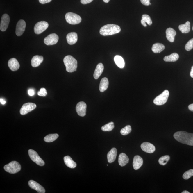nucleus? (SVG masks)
<instances>
[{"label":"nucleus","mask_w":193,"mask_h":193,"mask_svg":"<svg viewBox=\"0 0 193 193\" xmlns=\"http://www.w3.org/2000/svg\"><path fill=\"white\" fill-rule=\"evenodd\" d=\"M174 137L177 141L182 144L193 146V133L185 131H178L174 134Z\"/></svg>","instance_id":"obj_1"},{"label":"nucleus","mask_w":193,"mask_h":193,"mask_svg":"<svg viewBox=\"0 0 193 193\" xmlns=\"http://www.w3.org/2000/svg\"><path fill=\"white\" fill-rule=\"evenodd\" d=\"M121 31L120 27L117 25L108 24L101 28L99 33L103 36H108L119 33Z\"/></svg>","instance_id":"obj_2"},{"label":"nucleus","mask_w":193,"mask_h":193,"mask_svg":"<svg viewBox=\"0 0 193 193\" xmlns=\"http://www.w3.org/2000/svg\"><path fill=\"white\" fill-rule=\"evenodd\" d=\"M63 62L66 67V71L68 72L72 73L77 70V60L72 56H66L64 58Z\"/></svg>","instance_id":"obj_3"},{"label":"nucleus","mask_w":193,"mask_h":193,"mask_svg":"<svg viewBox=\"0 0 193 193\" xmlns=\"http://www.w3.org/2000/svg\"><path fill=\"white\" fill-rule=\"evenodd\" d=\"M4 168L6 172L11 174H15L21 170V166L18 162L13 161L6 165Z\"/></svg>","instance_id":"obj_4"},{"label":"nucleus","mask_w":193,"mask_h":193,"mask_svg":"<svg viewBox=\"0 0 193 193\" xmlns=\"http://www.w3.org/2000/svg\"><path fill=\"white\" fill-rule=\"evenodd\" d=\"M65 18L67 22L72 25L78 24L82 21V18L79 15L71 12L66 13Z\"/></svg>","instance_id":"obj_5"},{"label":"nucleus","mask_w":193,"mask_h":193,"mask_svg":"<svg viewBox=\"0 0 193 193\" xmlns=\"http://www.w3.org/2000/svg\"><path fill=\"white\" fill-rule=\"evenodd\" d=\"M169 96V91L167 90H165L161 94L155 98L153 100L154 103L158 106L164 105L167 102Z\"/></svg>","instance_id":"obj_6"},{"label":"nucleus","mask_w":193,"mask_h":193,"mask_svg":"<svg viewBox=\"0 0 193 193\" xmlns=\"http://www.w3.org/2000/svg\"><path fill=\"white\" fill-rule=\"evenodd\" d=\"M28 154L31 160L38 165L43 166L44 165V161L40 158L38 153L33 149H30L28 150Z\"/></svg>","instance_id":"obj_7"},{"label":"nucleus","mask_w":193,"mask_h":193,"mask_svg":"<svg viewBox=\"0 0 193 193\" xmlns=\"http://www.w3.org/2000/svg\"><path fill=\"white\" fill-rule=\"evenodd\" d=\"M48 23L46 21H40L36 24L34 27V31L37 35H39L46 30L48 28Z\"/></svg>","instance_id":"obj_8"},{"label":"nucleus","mask_w":193,"mask_h":193,"mask_svg":"<svg viewBox=\"0 0 193 193\" xmlns=\"http://www.w3.org/2000/svg\"><path fill=\"white\" fill-rule=\"evenodd\" d=\"M37 106L33 103H27L23 105L20 110V113L21 115H25L35 110Z\"/></svg>","instance_id":"obj_9"},{"label":"nucleus","mask_w":193,"mask_h":193,"mask_svg":"<svg viewBox=\"0 0 193 193\" xmlns=\"http://www.w3.org/2000/svg\"><path fill=\"white\" fill-rule=\"evenodd\" d=\"M59 37L57 34L52 33L47 36L44 38V41L45 44L47 46L54 45L58 41Z\"/></svg>","instance_id":"obj_10"},{"label":"nucleus","mask_w":193,"mask_h":193,"mask_svg":"<svg viewBox=\"0 0 193 193\" xmlns=\"http://www.w3.org/2000/svg\"><path fill=\"white\" fill-rule=\"evenodd\" d=\"M87 105L84 102H80L77 104L76 106V111L79 116L84 117L86 113Z\"/></svg>","instance_id":"obj_11"},{"label":"nucleus","mask_w":193,"mask_h":193,"mask_svg":"<svg viewBox=\"0 0 193 193\" xmlns=\"http://www.w3.org/2000/svg\"><path fill=\"white\" fill-rule=\"evenodd\" d=\"M10 22V17L7 14H5L1 18L0 29L1 31L4 32L7 30Z\"/></svg>","instance_id":"obj_12"},{"label":"nucleus","mask_w":193,"mask_h":193,"mask_svg":"<svg viewBox=\"0 0 193 193\" xmlns=\"http://www.w3.org/2000/svg\"><path fill=\"white\" fill-rule=\"evenodd\" d=\"M28 185L29 187L32 189L35 190L38 193H45L46 192L44 188L35 181L29 180Z\"/></svg>","instance_id":"obj_13"},{"label":"nucleus","mask_w":193,"mask_h":193,"mask_svg":"<svg viewBox=\"0 0 193 193\" xmlns=\"http://www.w3.org/2000/svg\"><path fill=\"white\" fill-rule=\"evenodd\" d=\"M26 23L23 20H20L17 23L15 33L18 36H20L23 35L25 30Z\"/></svg>","instance_id":"obj_14"},{"label":"nucleus","mask_w":193,"mask_h":193,"mask_svg":"<svg viewBox=\"0 0 193 193\" xmlns=\"http://www.w3.org/2000/svg\"><path fill=\"white\" fill-rule=\"evenodd\" d=\"M141 147L144 151L149 153H153L156 149L155 146L153 144L147 142L142 143Z\"/></svg>","instance_id":"obj_15"},{"label":"nucleus","mask_w":193,"mask_h":193,"mask_svg":"<svg viewBox=\"0 0 193 193\" xmlns=\"http://www.w3.org/2000/svg\"><path fill=\"white\" fill-rule=\"evenodd\" d=\"M8 66L11 70L13 71H17L19 69L20 65L16 59H10L8 62Z\"/></svg>","instance_id":"obj_16"},{"label":"nucleus","mask_w":193,"mask_h":193,"mask_svg":"<svg viewBox=\"0 0 193 193\" xmlns=\"http://www.w3.org/2000/svg\"><path fill=\"white\" fill-rule=\"evenodd\" d=\"M143 160L139 156L137 155L134 158L133 162V166L135 170H138L142 166Z\"/></svg>","instance_id":"obj_17"},{"label":"nucleus","mask_w":193,"mask_h":193,"mask_svg":"<svg viewBox=\"0 0 193 193\" xmlns=\"http://www.w3.org/2000/svg\"><path fill=\"white\" fill-rule=\"evenodd\" d=\"M67 42L68 44L73 45L77 42L78 40V35L75 32H71L68 34L66 37Z\"/></svg>","instance_id":"obj_18"},{"label":"nucleus","mask_w":193,"mask_h":193,"mask_svg":"<svg viewBox=\"0 0 193 193\" xmlns=\"http://www.w3.org/2000/svg\"><path fill=\"white\" fill-rule=\"evenodd\" d=\"M176 35V31L172 28H168L166 31V38L171 42H173L174 41Z\"/></svg>","instance_id":"obj_19"},{"label":"nucleus","mask_w":193,"mask_h":193,"mask_svg":"<svg viewBox=\"0 0 193 193\" xmlns=\"http://www.w3.org/2000/svg\"><path fill=\"white\" fill-rule=\"evenodd\" d=\"M42 56L36 55L32 58L31 60V65L33 67H36L40 66L43 60Z\"/></svg>","instance_id":"obj_20"},{"label":"nucleus","mask_w":193,"mask_h":193,"mask_svg":"<svg viewBox=\"0 0 193 193\" xmlns=\"http://www.w3.org/2000/svg\"><path fill=\"white\" fill-rule=\"evenodd\" d=\"M117 155V150L115 148H113L107 154V159L108 163H110L114 162L116 160Z\"/></svg>","instance_id":"obj_21"},{"label":"nucleus","mask_w":193,"mask_h":193,"mask_svg":"<svg viewBox=\"0 0 193 193\" xmlns=\"http://www.w3.org/2000/svg\"><path fill=\"white\" fill-rule=\"evenodd\" d=\"M118 161L119 165L123 167L126 166L128 163L129 159L126 154L122 153L120 154Z\"/></svg>","instance_id":"obj_22"},{"label":"nucleus","mask_w":193,"mask_h":193,"mask_svg":"<svg viewBox=\"0 0 193 193\" xmlns=\"http://www.w3.org/2000/svg\"><path fill=\"white\" fill-rule=\"evenodd\" d=\"M64 161L66 165L71 169H74L77 166L76 163L73 161L72 158L69 156H65L64 158Z\"/></svg>","instance_id":"obj_23"},{"label":"nucleus","mask_w":193,"mask_h":193,"mask_svg":"<svg viewBox=\"0 0 193 193\" xmlns=\"http://www.w3.org/2000/svg\"><path fill=\"white\" fill-rule=\"evenodd\" d=\"M104 70V66L102 63H99L97 65L94 71L93 76L94 78L97 79L102 74Z\"/></svg>","instance_id":"obj_24"},{"label":"nucleus","mask_w":193,"mask_h":193,"mask_svg":"<svg viewBox=\"0 0 193 193\" xmlns=\"http://www.w3.org/2000/svg\"><path fill=\"white\" fill-rule=\"evenodd\" d=\"M108 80L107 78H103L101 79L99 87V91L101 92H103L105 91L108 88Z\"/></svg>","instance_id":"obj_25"},{"label":"nucleus","mask_w":193,"mask_h":193,"mask_svg":"<svg viewBox=\"0 0 193 193\" xmlns=\"http://www.w3.org/2000/svg\"><path fill=\"white\" fill-rule=\"evenodd\" d=\"M165 49V46L160 43H156L153 44L152 48V51L155 53H160Z\"/></svg>","instance_id":"obj_26"},{"label":"nucleus","mask_w":193,"mask_h":193,"mask_svg":"<svg viewBox=\"0 0 193 193\" xmlns=\"http://www.w3.org/2000/svg\"><path fill=\"white\" fill-rule=\"evenodd\" d=\"M179 29L183 33H187L190 31V24L189 21L183 24L180 25L179 26Z\"/></svg>","instance_id":"obj_27"},{"label":"nucleus","mask_w":193,"mask_h":193,"mask_svg":"<svg viewBox=\"0 0 193 193\" xmlns=\"http://www.w3.org/2000/svg\"><path fill=\"white\" fill-rule=\"evenodd\" d=\"M114 61L116 64L120 68H123L125 66L124 59L121 56L117 55L114 57Z\"/></svg>","instance_id":"obj_28"},{"label":"nucleus","mask_w":193,"mask_h":193,"mask_svg":"<svg viewBox=\"0 0 193 193\" xmlns=\"http://www.w3.org/2000/svg\"><path fill=\"white\" fill-rule=\"evenodd\" d=\"M179 58V55L177 53H174L171 55L166 56L164 58V60L166 62H175Z\"/></svg>","instance_id":"obj_29"},{"label":"nucleus","mask_w":193,"mask_h":193,"mask_svg":"<svg viewBox=\"0 0 193 193\" xmlns=\"http://www.w3.org/2000/svg\"><path fill=\"white\" fill-rule=\"evenodd\" d=\"M146 23H147L149 26H151L152 23L150 17L149 15L145 14V15H143L142 17L141 23L143 26L144 27H146L147 26Z\"/></svg>","instance_id":"obj_30"},{"label":"nucleus","mask_w":193,"mask_h":193,"mask_svg":"<svg viewBox=\"0 0 193 193\" xmlns=\"http://www.w3.org/2000/svg\"><path fill=\"white\" fill-rule=\"evenodd\" d=\"M58 137L59 135L58 134H51L44 137V140L46 142H52L55 141Z\"/></svg>","instance_id":"obj_31"},{"label":"nucleus","mask_w":193,"mask_h":193,"mask_svg":"<svg viewBox=\"0 0 193 193\" xmlns=\"http://www.w3.org/2000/svg\"><path fill=\"white\" fill-rule=\"evenodd\" d=\"M114 127V123L111 122L103 126L101 129L103 131H110L113 130Z\"/></svg>","instance_id":"obj_32"},{"label":"nucleus","mask_w":193,"mask_h":193,"mask_svg":"<svg viewBox=\"0 0 193 193\" xmlns=\"http://www.w3.org/2000/svg\"><path fill=\"white\" fill-rule=\"evenodd\" d=\"M170 156L169 155H165L161 157L158 160V162L161 165L165 166L167 164L170 160Z\"/></svg>","instance_id":"obj_33"},{"label":"nucleus","mask_w":193,"mask_h":193,"mask_svg":"<svg viewBox=\"0 0 193 193\" xmlns=\"http://www.w3.org/2000/svg\"><path fill=\"white\" fill-rule=\"evenodd\" d=\"M131 127L130 125H127L124 128L121 129V135L126 136L129 134L131 132Z\"/></svg>","instance_id":"obj_34"},{"label":"nucleus","mask_w":193,"mask_h":193,"mask_svg":"<svg viewBox=\"0 0 193 193\" xmlns=\"http://www.w3.org/2000/svg\"><path fill=\"white\" fill-rule=\"evenodd\" d=\"M193 176V169L187 171L183 175V178L185 180H188Z\"/></svg>","instance_id":"obj_35"},{"label":"nucleus","mask_w":193,"mask_h":193,"mask_svg":"<svg viewBox=\"0 0 193 193\" xmlns=\"http://www.w3.org/2000/svg\"><path fill=\"white\" fill-rule=\"evenodd\" d=\"M193 48V38L191 39L188 42L185 46V49L187 51H190Z\"/></svg>","instance_id":"obj_36"},{"label":"nucleus","mask_w":193,"mask_h":193,"mask_svg":"<svg viewBox=\"0 0 193 193\" xmlns=\"http://www.w3.org/2000/svg\"><path fill=\"white\" fill-rule=\"evenodd\" d=\"M47 94L46 90L44 88H41L38 92V95L40 96H45Z\"/></svg>","instance_id":"obj_37"},{"label":"nucleus","mask_w":193,"mask_h":193,"mask_svg":"<svg viewBox=\"0 0 193 193\" xmlns=\"http://www.w3.org/2000/svg\"><path fill=\"white\" fill-rule=\"evenodd\" d=\"M141 3L145 6H149L150 4V0H140Z\"/></svg>","instance_id":"obj_38"},{"label":"nucleus","mask_w":193,"mask_h":193,"mask_svg":"<svg viewBox=\"0 0 193 193\" xmlns=\"http://www.w3.org/2000/svg\"><path fill=\"white\" fill-rule=\"evenodd\" d=\"M93 0H81V2L82 4H86L92 2Z\"/></svg>","instance_id":"obj_39"},{"label":"nucleus","mask_w":193,"mask_h":193,"mask_svg":"<svg viewBox=\"0 0 193 193\" xmlns=\"http://www.w3.org/2000/svg\"><path fill=\"white\" fill-rule=\"evenodd\" d=\"M52 0H39V1L40 3L44 4L50 2Z\"/></svg>","instance_id":"obj_40"},{"label":"nucleus","mask_w":193,"mask_h":193,"mask_svg":"<svg viewBox=\"0 0 193 193\" xmlns=\"http://www.w3.org/2000/svg\"><path fill=\"white\" fill-rule=\"evenodd\" d=\"M28 93L29 96H32L35 94V91L33 89H29L28 91Z\"/></svg>","instance_id":"obj_41"},{"label":"nucleus","mask_w":193,"mask_h":193,"mask_svg":"<svg viewBox=\"0 0 193 193\" xmlns=\"http://www.w3.org/2000/svg\"><path fill=\"white\" fill-rule=\"evenodd\" d=\"M189 109L190 110H191V111L193 112V104H191L189 105Z\"/></svg>","instance_id":"obj_42"},{"label":"nucleus","mask_w":193,"mask_h":193,"mask_svg":"<svg viewBox=\"0 0 193 193\" xmlns=\"http://www.w3.org/2000/svg\"><path fill=\"white\" fill-rule=\"evenodd\" d=\"M0 102H1V103L3 105H5L6 103V101L2 99H0Z\"/></svg>","instance_id":"obj_43"},{"label":"nucleus","mask_w":193,"mask_h":193,"mask_svg":"<svg viewBox=\"0 0 193 193\" xmlns=\"http://www.w3.org/2000/svg\"><path fill=\"white\" fill-rule=\"evenodd\" d=\"M190 76L191 77L193 78V66L191 68L190 73Z\"/></svg>","instance_id":"obj_44"},{"label":"nucleus","mask_w":193,"mask_h":193,"mask_svg":"<svg viewBox=\"0 0 193 193\" xmlns=\"http://www.w3.org/2000/svg\"><path fill=\"white\" fill-rule=\"evenodd\" d=\"M110 0H103L104 2L106 3H108L109 2Z\"/></svg>","instance_id":"obj_45"},{"label":"nucleus","mask_w":193,"mask_h":193,"mask_svg":"<svg viewBox=\"0 0 193 193\" xmlns=\"http://www.w3.org/2000/svg\"><path fill=\"white\" fill-rule=\"evenodd\" d=\"M182 193H190V192L188 191H183V192H182Z\"/></svg>","instance_id":"obj_46"},{"label":"nucleus","mask_w":193,"mask_h":193,"mask_svg":"<svg viewBox=\"0 0 193 193\" xmlns=\"http://www.w3.org/2000/svg\"><path fill=\"white\" fill-rule=\"evenodd\" d=\"M192 30H193V27H192Z\"/></svg>","instance_id":"obj_47"}]
</instances>
